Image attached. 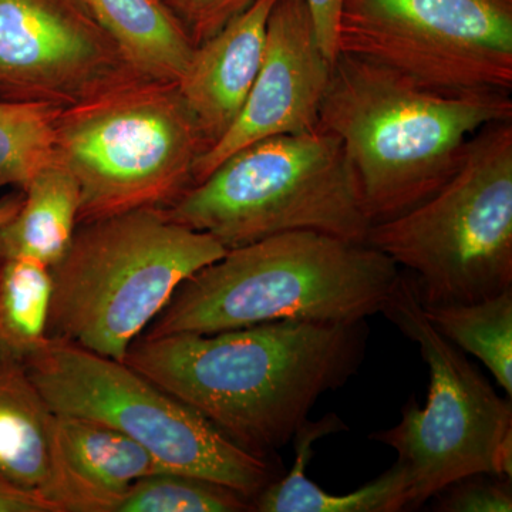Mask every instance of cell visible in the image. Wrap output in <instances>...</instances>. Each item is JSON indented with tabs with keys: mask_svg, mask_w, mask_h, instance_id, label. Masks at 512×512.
Here are the masks:
<instances>
[{
	"mask_svg": "<svg viewBox=\"0 0 512 512\" xmlns=\"http://www.w3.org/2000/svg\"><path fill=\"white\" fill-rule=\"evenodd\" d=\"M366 320H275L215 333L141 335L123 362L242 450L264 460L291 443L322 394L365 356Z\"/></svg>",
	"mask_w": 512,
	"mask_h": 512,
	"instance_id": "1",
	"label": "cell"
},
{
	"mask_svg": "<svg viewBox=\"0 0 512 512\" xmlns=\"http://www.w3.org/2000/svg\"><path fill=\"white\" fill-rule=\"evenodd\" d=\"M512 120L511 93H451L339 53L319 113L355 170L373 224L412 210L460 170L484 127Z\"/></svg>",
	"mask_w": 512,
	"mask_h": 512,
	"instance_id": "2",
	"label": "cell"
},
{
	"mask_svg": "<svg viewBox=\"0 0 512 512\" xmlns=\"http://www.w3.org/2000/svg\"><path fill=\"white\" fill-rule=\"evenodd\" d=\"M399 266L359 242L293 231L228 249L183 282L143 335L215 333L275 320L353 323L382 313Z\"/></svg>",
	"mask_w": 512,
	"mask_h": 512,
	"instance_id": "3",
	"label": "cell"
},
{
	"mask_svg": "<svg viewBox=\"0 0 512 512\" xmlns=\"http://www.w3.org/2000/svg\"><path fill=\"white\" fill-rule=\"evenodd\" d=\"M227 251L160 208L83 222L50 268L47 336L123 362L180 285Z\"/></svg>",
	"mask_w": 512,
	"mask_h": 512,
	"instance_id": "4",
	"label": "cell"
},
{
	"mask_svg": "<svg viewBox=\"0 0 512 512\" xmlns=\"http://www.w3.org/2000/svg\"><path fill=\"white\" fill-rule=\"evenodd\" d=\"M160 210L227 249L293 231L366 244L373 225L345 148L319 126L248 144Z\"/></svg>",
	"mask_w": 512,
	"mask_h": 512,
	"instance_id": "5",
	"label": "cell"
},
{
	"mask_svg": "<svg viewBox=\"0 0 512 512\" xmlns=\"http://www.w3.org/2000/svg\"><path fill=\"white\" fill-rule=\"evenodd\" d=\"M366 244L413 272L423 306L485 301L512 288V120L484 127L440 191L373 224Z\"/></svg>",
	"mask_w": 512,
	"mask_h": 512,
	"instance_id": "6",
	"label": "cell"
},
{
	"mask_svg": "<svg viewBox=\"0 0 512 512\" xmlns=\"http://www.w3.org/2000/svg\"><path fill=\"white\" fill-rule=\"evenodd\" d=\"M207 151L177 83L141 79L59 114L55 156L79 184V224L167 208Z\"/></svg>",
	"mask_w": 512,
	"mask_h": 512,
	"instance_id": "7",
	"label": "cell"
},
{
	"mask_svg": "<svg viewBox=\"0 0 512 512\" xmlns=\"http://www.w3.org/2000/svg\"><path fill=\"white\" fill-rule=\"evenodd\" d=\"M50 409L106 424L136 440L168 471L227 485L254 501L278 471L126 363L49 338L25 365Z\"/></svg>",
	"mask_w": 512,
	"mask_h": 512,
	"instance_id": "8",
	"label": "cell"
},
{
	"mask_svg": "<svg viewBox=\"0 0 512 512\" xmlns=\"http://www.w3.org/2000/svg\"><path fill=\"white\" fill-rule=\"evenodd\" d=\"M383 315L420 346L429 366L426 407L410 400L400 423L370 440L393 447L410 476L407 508L417 510L474 474L512 478V404L424 315L412 275H399Z\"/></svg>",
	"mask_w": 512,
	"mask_h": 512,
	"instance_id": "9",
	"label": "cell"
},
{
	"mask_svg": "<svg viewBox=\"0 0 512 512\" xmlns=\"http://www.w3.org/2000/svg\"><path fill=\"white\" fill-rule=\"evenodd\" d=\"M339 53L451 93L512 90V0H343Z\"/></svg>",
	"mask_w": 512,
	"mask_h": 512,
	"instance_id": "10",
	"label": "cell"
},
{
	"mask_svg": "<svg viewBox=\"0 0 512 512\" xmlns=\"http://www.w3.org/2000/svg\"><path fill=\"white\" fill-rule=\"evenodd\" d=\"M141 79L86 0H0V100L67 110Z\"/></svg>",
	"mask_w": 512,
	"mask_h": 512,
	"instance_id": "11",
	"label": "cell"
},
{
	"mask_svg": "<svg viewBox=\"0 0 512 512\" xmlns=\"http://www.w3.org/2000/svg\"><path fill=\"white\" fill-rule=\"evenodd\" d=\"M332 67L316 39L308 2L276 0L266 26L261 69L247 103L227 134L198 158L194 185L248 144L318 127Z\"/></svg>",
	"mask_w": 512,
	"mask_h": 512,
	"instance_id": "12",
	"label": "cell"
},
{
	"mask_svg": "<svg viewBox=\"0 0 512 512\" xmlns=\"http://www.w3.org/2000/svg\"><path fill=\"white\" fill-rule=\"evenodd\" d=\"M276 0H255L195 49L178 89L200 127L207 151L244 109L264 57L266 26Z\"/></svg>",
	"mask_w": 512,
	"mask_h": 512,
	"instance_id": "13",
	"label": "cell"
},
{
	"mask_svg": "<svg viewBox=\"0 0 512 512\" xmlns=\"http://www.w3.org/2000/svg\"><path fill=\"white\" fill-rule=\"evenodd\" d=\"M0 480L40 495L56 512H74L57 414L18 363L0 362Z\"/></svg>",
	"mask_w": 512,
	"mask_h": 512,
	"instance_id": "14",
	"label": "cell"
},
{
	"mask_svg": "<svg viewBox=\"0 0 512 512\" xmlns=\"http://www.w3.org/2000/svg\"><path fill=\"white\" fill-rule=\"evenodd\" d=\"M57 441L74 512H116L138 480L168 471L136 440L99 421L57 414Z\"/></svg>",
	"mask_w": 512,
	"mask_h": 512,
	"instance_id": "15",
	"label": "cell"
},
{
	"mask_svg": "<svg viewBox=\"0 0 512 512\" xmlns=\"http://www.w3.org/2000/svg\"><path fill=\"white\" fill-rule=\"evenodd\" d=\"M346 430L335 414L318 421H306L295 434V466L284 477L256 495L252 511L258 512H397L407 508L410 476L397 460L382 476L353 493L335 495L306 477V467L313 456V444L328 434Z\"/></svg>",
	"mask_w": 512,
	"mask_h": 512,
	"instance_id": "16",
	"label": "cell"
},
{
	"mask_svg": "<svg viewBox=\"0 0 512 512\" xmlns=\"http://www.w3.org/2000/svg\"><path fill=\"white\" fill-rule=\"evenodd\" d=\"M94 18L141 76L180 83L195 47L164 0H86Z\"/></svg>",
	"mask_w": 512,
	"mask_h": 512,
	"instance_id": "17",
	"label": "cell"
},
{
	"mask_svg": "<svg viewBox=\"0 0 512 512\" xmlns=\"http://www.w3.org/2000/svg\"><path fill=\"white\" fill-rule=\"evenodd\" d=\"M22 191L18 212L0 227V259H33L52 268L66 254L79 225V184L55 160Z\"/></svg>",
	"mask_w": 512,
	"mask_h": 512,
	"instance_id": "18",
	"label": "cell"
},
{
	"mask_svg": "<svg viewBox=\"0 0 512 512\" xmlns=\"http://www.w3.org/2000/svg\"><path fill=\"white\" fill-rule=\"evenodd\" d=\"M53 279L33 259H0V362L25 366L49 336Z\"/></svg>",
	"mask_w": 512,
	"mask_h": 512,
	"instance_id": "19",
	"label": "cell"
},
{
	"mask_svg": "<svg viewBox=\"0 0 512 512\" xmlns=\"http://www.w3.org/2000/svg\"><path fill=\"white\" fill-rule=\"evenodd\" d=\"M441 335L480 359L512 396V288L493 298L460 305L423 306Z\"/></svg>",
	"mask_w": 512,
	"mask_h": 512,
	"instance_id": "20",
	"label": "cell"
},
{
	"mask_svg": "<svg viewBox=\"0 0 512 512\" xmlns=\"http://www.w3.org/2000/svg\"><path fill=\"white\" fill-rule=\"evenodd\" d=\"M63 110L46 104L0 100V188L25 190L56 160L55 128Z\"/></svg>",
	"mask_w": 512,
	"mask_h": 512,
	"instance_id": "21",
	"label": "cell"
},
{
	"mask_svg": "<svg viewBox=\"0 0 512 512\" xmlns=\"http://www.w3.org/2000/svg\"><path fill=\"white\" fill-rule=\"evenodd\" d=\"M252 501L227 485L163 471L138 480L116 512H242Z\"/></svg>",
	"mask_w": 512,
	"mask_h": 512,
	"instance_id": "22",
	"label": "cell"
},
{
	"mask_svg": "<svg viewBox=\"0 0 512 512\" xmlns=\"http://www.w3.org/2000/svg\"><path fill=\"white\" fill-rule=\"evenodd\" d=\"M434 503L441 512H511V480L490 474H474L448 485Z\"/></svg>",
	"mask_w": 512,
	"mask_h": 512,
	"instance_id": "23",
	"label": "cell"
},
{
	"mask_svg": "<svg viewBox=\"0 0 512 512\" xmlns=\"http://www.w3.org/2000/svg\"><path fill=\"white\" fill-rule=\"evenodd\" d=\"M181 20L192 43L200 46L217 35L255 0H164Z\"/></svg>",
	"mask_w": 512,
	"mask_h": 512,
	"instance_id": "24",
	"label": "cell"
},
{
	"mask_svg": "<svg viewBox=\"0 0 512 512\" xmlns=\"http://www.w3.org/2000/svg\"><path fill=\"white\" fill-rule=\"evenodd\" d=\"M316 39L326 59L336 62L339 55V20L343 0H306Z\"/></svg>",
	"mask_w": 512,
	"mask_h": 512,
	"instance_id": "25",
	"label": "cell"
},
{
	"mask_svg": "<svg viewBox=\"0 0 512 512\" xmlns=\"http://www.w3.org/2000/svg\"><path fill=\"white\" fill-rule=\"evenodd\" d=\"M0 512H56L45 498L0 480Z\"/></svg>",
	"mask_w": 512,
	"mask_h": 512,
	"instance_id": "26",
	"label": "cell"
},
{
	"mask_svg": "<svg viewBox=\"0 0 512 512\" xmlns=\"http://www.w3.org/2000/svg\"><path fill=\"white\" fill-rule=\"evenodd\" d=\"M23 202V191L12 192L0 198V227L18 212Z\"/></svg>",
	"mask_w": 512,
	"mask_h": 512,
	"instance_id": "27",
	"label": "cell"
}]
</instances>
